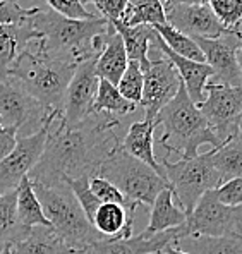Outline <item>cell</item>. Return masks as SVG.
Wrapping results in <instances>:
<instances>
[{
  "label": "cell",
  "instance_id": "1",
  "mask_svg": "<svg viewBox=\"0 0 242 254\" xmlns=\"http://www.w3.org/2000/svg\"><path fill=\"white\" fill-rule=\"evenodd\" d=\"M119 127V117L110 114H91L77 124H65L60 112H55L43 153L28 179L48 188L64 184V179L95 177L103 162L121 146Z\"/></svg>",
  "mask_w": 242,
  "mask_h": 254
},
{
  "label": "cell",
  "instance_id": "2",
  "mask_svg": "<svg viewBox=\"0 0 242 254\" xmlns=\"http://www.w3.org/2000/svg\"><path fill=\"white\" fill-rule=\"evenodd\" d=\"M77 62L42 50L35 42L16 59L7 77L50 110L62 114V102Z\"/></svg>",
  "mask_w": 242,
  "mask_h": 254
},
{
  "label": "cell",
  "instance_id": "3",
  "mask_svg": "<svg viewBox=\"0 0 242 254\" xmlns=\"http://www.w3.org/2000/svg\"><path fill=\"white\" fill-rule=\"evenodd\" d=\"M29 21L42 36L35 42L42 50L77 64L91 55H100L103 36L110 26L105 17L69 19L54 10H40Z\"/></svg>",
  "mask_w": 242,
  "mask_h": 254
},
{
  "label": "cell",
  "instance_id": "4",
  "mask_svg": "<svg viewBox=\"0 0 242 254\" xmlns=\"http://www.w3.org/2000/svg\"><path fill=\"white\" fill-rule=\"evenodd\" d=\"M155 122L163 127L160 137L162 146L169 153H179L182 158L198 156V149L203 144H210L211 148H220L223 144L198 105L189 98L182 81L177 95L162 108Z\"/></svg>",
  "mask_w": 242,
  "mask_h": 254
},
{
  "label": "cell",
  "instance_id": "5",
  "mask_svg": "<svg viewBox=\"0 0 242 254\" xmlns=\"http://www.w3.org/2000/svg\"><path fill=\"white\" fill-rule=\"evenodd\" d=\"M33 189L42 203L43 213L50 222V227L65 242L70 251H81L105 239L91 225L65 182L59 186H48V188L33 184Z\"/></svg>",
  "mask_w": 242,
  "mask_h": 254
},
{
  "label": "cell",
  "instance_id": "6",
  "mask_svg": "<svg viewBox=\"0 0 242 254\" xmlns=\"http://www.w3.org/2000/svg\"><path fill=\"white\" fill-rule=\"evenodd\" d=\"M98 175L110 181L132 206H153L156 196L170 188L153 169L127 155L121 146L103 162Z\"/></svg>",
  "mask_w": 242,
  "mask_h": 254
},
{
  "label": "cell",
  "instance_id": "7",
  "mask_svg": "<svg viewBox=\"0 0 242 254\" xmlns=\"http://www.w3.org/2000/svg\"><path fill=\"white\" fill-rule=\"evenodd\" d=\"M213 151H206L194 158H181L170 162L169 158L162 160L167 182L177 197L179 208L189 215L198 204L204 192L215 190L222 184V179L211 162Z\"/></svg>",
  "mask_w": 242,
  "mask_h": 254
},
{
  "label": "cell",
  "instance_id": "8",
  "mask_svg": "<svg viewBox=\"0 0 242 254\" xmlns=\"http://www.w3.org/2000/svg\"><path fill=\"white\" fill-rule=\"evenodd\" d=\"M52 112L21 86L0 79V124L3 129H14L17 137L31 136L47 124Z\"/></svg>",
  "mask_w": 242,
  "mask_h": 254
},
{
  "label": "cell",
  "instance_id": "9",
  "mask_svg": "<svg viewBox=\"0 0 242 254\" xmlns=\"http://www.w3.org/2000/svg\"><path fill=\"white\" fill-rule=\"evenodd\" d=\"M181 237L187 235H242V206H227L220 203L213 190L201 196L194 210L187 215L184 225L179 227Z\"/></svg>",
  "mask_w": 242,
  "mask_h": 254
},
{
  "label": "cell",
  "instance_id": "10",
  "mask_svg": "<svg viewBox=\"0 0 242 254\" xmlns=\"http://www.w3.org/2000/svg\"><path fill=\"white\" fill-rule=\"evenodd\" d=\"M204 93V102L198 108L218 139L225 143L237 134V124L242 114V86L208 83Z\"/></svg>",
  "mask_w": 242,
  "mask_h": 254
},
{
  "label": "cell",
  "instance_id": "11",
  "mask_svg": "<svg viewBox=\"0 0 242 254\" xmlns=\"http://www.w3.org/2000/svg\"><path fill=\"white\" fill-rule=\"evenodd\" d=\"M55 112L57 110L52 112L47 124L40 130H36L35 134L17 137L14 149L0 162V196L10 192V190H16L19 188L22 179L28 177L29 172L35 169V165L38 163L40 156L43 153L48 127H50Z\"/></svg>",
  "mask_w": 242,
  "mask_h": 254
},
{
  "label": "cell",
  "instance_id": "12",
  "mask_svg": "<svg viewBox=\"0 0 242 254\" xmlns=\"http://www.w3.org/2000/svg\"><path fill=\"white\" fill-rule=\"evenodd\" d=\"M98 55L84 59L77 64L74 76L70 79L62 102L60 119L65 124H77L93 114L96 93H98L100 77L96 74Z\"/></svg>",
  "mask_w": 242,
  "mask_h": 254
},
{
  "label": "cell",
  "instance_id": "13",
  "mask_svg": "<svg viewBox=\"0 0 242 254\" xmlns=\"http://www.w3.org/2000/svg\"><path fill=\"white\" fill-rule=\"evenodd\" d=\"M181 77L177 69L163 55L150 59V65L144 70L143 98L139 105L144 108V121L155 122L162 108L177 95Z\"/></svg>",
  "mask_w": 242,
  "mask_h": 254
},
{
  "label": "cell",
  "instance_id": "14",
  "mask_svg": "<svg viewBox=\"0 0 242 254\" xmlns=\"http://www.w3.org/2000/svg\"><path fill=\"white\" fill-rule=\"evenodd\" d=\"M167 22L174 28L182 31L191 38H222L227 35H236L237 31L227 29L210 5H196V3H182V2H169L165 5ZM241 31V29H239Z\"/></svg>",
  "mask_w": 242,
  "mask_h": 254
},
{
  "label": "cell",
  "instance_id": "15",
  "mask_svg": "<svg viewBox=\"0 0 242 254\" xmlns=\"http://www.w3.org/2000/svg\"><path fill=\"white\" fill-rule=\"evenodd\" d=\"M242 31L222 38H192L204 55V62L213 70V83L225 86H242L241 69L237 64V50L241 47Z\"/></svg>",
  "mask_w": 242,
  "mask_h": 254
},
{
  "label": "cell",
  "instance_id": "16",
  "mask_svg": "<svg viewBox=\"0 0 242 254\" xmlns=\"http://www.w3.org/2000/svg\"><path fill=\"white\" fill-rule=\"evenodd\" d=\"M181 239V230H167L160 234L132 235L129 239H103L93 244L96 254H160Z\"/></svg>",
  "mask_w": 242,
  "mask_h": 254
},
{
  "label": "cell",
  "instance_id": "17",
  "mask_svg": "<svg viewBox=\"0 0 242 254\" xmlns=\"http://www.w3.org/2000/svg\"><path fill=\"white\" fill-rule=\"evenodd\" d=\"M151 47H155L156 52H160L163 57L169 59L170 64L177 69V74L185 86V91H187L189 98H191L196 105H201V103L204 102V95H206L204 89H206L208 79L213 77L211 67L204 62L189 61V59H184V57H181V55L174 54L156 33L153 35Z\"/></svg>",
  "mask_w": 242,
  "mask_h": 254
},
{
  "label": "cell",
  "instance_id": "18",
  "mask_svg": "<svg viewBox=\"0 0 242 254\" xmlns=\"http://www.w3.org/2000/svg\"><path fill=\"white\" fill-rule=\"evenodd\" d=\"M40 38L42 36L33 28L29 19L17 24L0 26V79H5L7 70L16 62V59Z\"/></svg>",
  "mask_w": 242,
  "mask_h": 254
},
{
  "label": "cell",
  "instance_id": "19",
  "mask_svg": "<svg viewBox=\"0 0 242 254\" xmlns=\"http://www.w3.org/2000/svg\"><path fill=\"white\" fill-rule=\"evenodd\" d=\"M156 122H150V121H137L132 122L127 129V134L122 139L121 148L124 149L127 155L134 156L136 160L143 162L144 165H148L150 169H153L156 174L162 179H165V172H163L162 163L156 160L155 156V129H156Z\"/></svg>",
  "mask_w": 242,
  "mask_h": 254
},
{
  "label": "cell",
  "instance_id": "20",
  "mask_svg": "<svg viewBox=\"0 0 242 254\" xmlns=\"http://www.w3.org/2000/svg\"><path fill=\"white\" fill-rule=\"evenodd\" d=\"M127 64L129 59L127 54H125L124 42L110 22L109 29L103 36L102 52H100L98 61H96V74H98L100 79L109 81L110 84L117 86Z\"/></svg>",
  "mask_w": 242,
  "mask_h": 254
},
{
  "label": "cell",
  "instance_id": "21",
  "mask_svg": "<svg viewBox=\"0 0 242 254\" xmlns=\"http://www.w3.org/2000/svg\"><path fill=\"white\" fill-rule=\"evenodd\" d=\"M14 254H70L65 242L52 227H33L21 229L10 241Z\"/></svg>",
  "mask_w": 242,
  "mask_h": 254
},
{
  "label": "cell",
  "instance_id": "22",
  "mask_svg": "<svg viewBox=\"0 0 242 254\" xmlns=\"http://www.w3.org/2000/svg\"><path fill=\"white\" fill-rule=\"evenodd\" d=\"M91 225L105 239H129L132 237L134 211L115 203H102Z\"/></svg>",
  "mask_w": 242,
  "mask_h": 254
},
{
  "label": "cell",
  "instance_id": "23",
  "mask_svg": "<svg viewBox=\"0 0 242 254\" xmlns=\"http://www.w3.org/2000/svg\"><path fill=\"white\" fill-rule=\"evenodd\" d=\"M115 31L121 35L125 47L129 61H134L141 65L143 72L150 65V48L153 42V28L151 26H127L122 21H112Z\"/></svg>",
  "mask_w": 242,
  "mask_h": 254
},
{
  "label": "cell",
  "instance_id": "24",
  "mask_svg": "<svg viewBox=\"0 0 242 254\" xmlns=\"http://www.w3.org/2000/svg\"><path fill=\"white\" fill-rule=\"evenodd\" d=\"M185 215L179 206L174 204V192L172 189H163L162 192L156 196L153 206L150 211V222L148 227L143 230L146 234H160L167 232V230H174L177 227L184 225Z\"/></svg>",
  "mask_w": 242,
  "mask_h": 254
},
{
  "label": "cell",
  "instance_id": "25",
  "mask_svg": "<svg viewBox=\"0 0 242 254\" xmlns=\"http://www.w3.org/2000/svg\"><path fill=\"white\" fill-rule=\"evenodd\" d=\"M174 246L191 254H242V235H187L181 237Z\"/></svg>",
  "mask_w": 242,
  "mask_h": 254
},
{
  "label": "cell",
  "instance_id": "26",
  "mask_svg": "<svg viewBox=\"0 0 242 254\" xmlns=\"http://www.w3.org/2000/svg\"><path fill=\"white\" fill-rule=\"evenodd\" d=\"M16 199V211L17 220L22 229H33V227H50V222L47 220L42 208V203L36 197V192L33 189V182L28 177L21 181Z\"/></svg>",
  "mask_w": 242,
  "mask_h": 254
},
{
  "label": "cell",
  "instance_id": "27",
  "mask_svg": "<svg viewBox=\"0 0 242 254\" xmlns=\"http://www.w3.org/2000/svg\"><path fill=\"white\" fill-rule=\"evenodd\" d=\"M211 162L222 179V184L230 179H242V136L236 134L220 148H211Z\"/></svg>",
  "mask_w": 242,
  "mask_h": 254
},
{
  "label": "cell",
  "instance_id": "28",
  "mask_svg": "<svg viewBox=\"0 0 242 254\" xmlns=\"http://www.w3.org/2000/svg\"><path fill=\"white\" fill-rule=\"evenodd\" d=\"M151 28H153V31L163 40V43H165L174 54L181 55V57H184V59H189V61L204 62L203 52H201L198 43H196L191 36L184 35V33L176 29L172 24H169V22L151 26Z\"/></svg>",
  "mask_w": 242,
  "mask_h": 254
},
{
  "label": "cell",
  "instance_id": "29",
  "mask_svg": "<svg viewBox=\"0 0 242 254\" xmlns=\"http://www.w3.org/2000/svg\"><path fill=\"white\" fill-rule=\"evenodd\" d=\"M127 26H156L167 22L165 7L160 0H129L121 19Z\"/></svg>",
  "mask_w": 242,
  "mask_h": 254
},
{
  "label": "cell",
  "instance_id": "30",
  "mask_svg": "<svg viewBox=\"0 0 242 254\" xmlns=\"http://www.w3.org/2000/svg\"><path fill=\"white\" fill-rule=\"evenodd\" d=\"M137 105L127 102L124 96L119 93L117 86L110 84L109 81L100 79L98 93H96L95 103H93V114H110L115 117H125L134 114Z\"/></svg>",
  "mask_w": 242,
  "mask_h": 254
},
{
  "label": "cell",
  "instance_id": "31",
  "mask_svg": "<svg viewBox=\"0 0 242 254\" xmlns=\"http://www.w3.org/2000/svg\"><path fill=\"white\" fill-rule=\"evenodd\" d=\"M16 199L17 190H10L0 196V248L12 241L22 229L17 220Z\"/></svg>",
  "mask_w": 242,
  "mask_h": 254
},
{
  "label": "cell",
  "instance_id": "32",
  "mask_svg": "<svg viewBox=\"0 0 242 254\" xmlns=\"http://www.w3.org/2000/svg\"><path fill=\"white\" fill-rule=\"evenodd\" d=\"M143 86H144V72L141 65L134 61H129L125 67L124 74H122L121 81L117 84V89L127 102L139 105L141 98H143Z\"/></svg>",
  "mask_w": 242,
  "mask_h": 254
},
{
  "label": "cell",
  "instance_id": "33",
  "mask_svg": "<svg viewBox=\"0 0 242 254\" xmlns=\"http://www.w3.org/2000/svg\"><path fill=\"white\" fill-rule=\"evenodd\" d=\"M208 5L227 29L239 31L242 22V0H210Z\"/></svg>",
  "mask_w": 242,
  "mask_h": 254
},
{
  "label": "cell",
  "instance_id": "34",
  "mask_svg": "<svg viewBox=\"0 0 242 254\" xmlns=\"http://www.w3.org/2000/svg\"><path fill=\"white\" fill-rule=\"evenodd\" d=\"M64 182L69 186V189L72 190V194L76 196L77 203L81 204L84 215L88 216V220L91 222L95 216L96 210L100 208V201L96 199V196L91 192L89 188V177H79V179H64Z\"/></svg>",
  "mask_w": 242,
  "mask_h": 254
},
{
  "label": "cell",
  "instance_id": "35",
  "mask_svg": "<svg viewBox=\"0 0 242 254\" xmlns=\"http://www.w3.org/2000/svg\"><path fill=\"white\" fill-rule=\"evenodd\" d=\"M89 188H91V192L95 194L100 203H115V204H121V206H125L131 211H136L137 206H132L124 197V194L115 188L110 181H107V179L95 175V177L89 179Z\"/></svg>",
  "mask_w": 242,
  "mask_h": 254
},
{
  "label": "cell",
  "instance_id": "36",
  "mask_svg": "<svg viewBox=\"0 0 242 254\" xmlns=\"http://www.w3.org/2000/svg\"><path fill=\"white\" fill-rule=\"evenodd\" d=\"M38 12V7H22L17 0H0V26L17 24Z\"/></svg>",
  "mask_w": 242,
  "mask_h": 254
},
{
  "label": "cell",
  "instance_id": "37",
  "mask_svg": "<svg viewBox=\"0 0 242 254\" xmlns=\"http://www.w3.org/2000/svg\"><path fill=\"white\" fill-rule=\"evenodd\" d=\"M47 3L52 7V10L69 19H93L96 17L86 10L81 0H47Z\"/></svg>",
  "mask_w": 242,
  "mask_h": 254
},
{
  "label": "cell",
  "instance_id": "38",
  "mask_svg": "<svg viewBox=\"0 0 242 254\" xmlns=\"http://www.w3.org/2000/svg\"><path fill=\"white\" fill-rule=\"evenodd\" d=\"M217 199L227 206H242V179H230L213 190Z\"/></svg>",
  "mask_w": 242,
  "mask_h": 254
},
{
  "label": "cell",
  "instance_id": "39",
  "mask_svg": "<svg viewBox=\"0 0 242 254\" xmlns=\"http://www.w3.org/2000/svg\"><path fill=\"white\" fill-rule=\"evenodd\" d=\"M81 2H83V5L91 2L102 12V17L112 22L122 19L125 9H127L129 0H81Z\"/></svg>",
  "mask_w": 242,
  "mask_h": 254
},
{
  "label": "cell",
  "instance_id": "40",
  "mask_svg": "<svg viewBox=\"0 0 242 254\" xmlns=\"http://www.w3.org/2000/svg\"><path fill=\"white\" fill-rule=\"evenodd\" d=\"M17 134L14 129H0V162L16 146Z\"/></svg>",
  "mask_w": 242,
  "mask_h": 254
},
{
  "label": "cell",
  "instance_id": "41",
  "mask_svg": "<svg viewBox=\"0 0 242 254\" xmlns=\"http://www.w3.org/2000/svg\"><path fill=\"white\" fill-rule=\"evenodd\" d=\"M162 254H191V253H184V251H181L179 248H176V246H169V248L163 249Z\"/></svg>",
  "mask_w": 242,
  "mask_h": 254
},
{
  "label": "cell",
  "instance_id": "42",
  "mask_svg": "<svg viewBox=\"0 0 242 254\" xmlns=\"http://www.w3.org/2000/svg\"><path fill=\"white\" fill-rule=\"evenodd\" d=\"M0 254H14L12 244H10V242H7L5 246H2V248H0Z\"/></svg>",
  "mask_w": 242,
  "mask_h": 254
},
{
  "label": "cell",
  "instance_id": "43",
  "mask_svg": "<svg viewBox=\"0 0 242 254\" xmlns=\"http://www.w3.org/2000/svg\"><path fill=\"white\" fill-rule=\"evenodd\" d=\"M237 64H239L241 77H242V36H241V47H239V50H237Z\"/></svg>",
  "mask_w": 242,
  "mask_h": 254
},
{
  "label": "cell",
  "instance_id": "44",
  "mask_svg": "<svg viewBox=\"0 0 242 254\" xmlns=\"http://www.w3.org/2000/svg\"><path fill=\"white\" fill-rule=\"evenodd\" d=\"M70 254H96V251L93 249V246H89V248H86V249H81V251H74V253H70Z\"/></svg>",
  "mask_w": 242,
  "mask_h": 254
},
{
  "label": "cell",
  "instance_id": "45",
  "mask_svg": "<svg viewBox=\"0 0 242 254\" xmlns=\"http://www.w3.org/2000/svg\"><path fill=\"white\" fill-rule=\"evenodd\" d=\"M237 134H241V136H242V114L239 117V124H237Z\"/></svg>",
  "mask_w": 242,
  "mask_h": 254
},
{
  "label": "cell",
  "instance_id": "46",
  "mask_svg": "<svg viewBox=\"0 0 242 254\" xmlns=\"http://www.w3.org/2000/svg\"><path fill=\"white\" fill-rule=\"evenodd\" d=\"M160 2H162V3H163V7H165L167 3H169V2H172V0H160Z\"/></svg>",
  "mask_w": 242,
  "mask_h": 254
},
{
  "label": "cell",
  "instance_id": "47",
  "mask_svg": "<svg viewBox=\"0 0 242 254\" xmlns=\"http://www.w3.org/2000/svg\"><path fill=\"white\" fill-rule=\"evenodd\" d=\"M0 129H3V127H2V124H0Z\"/></svg>",
  "mask_w": 242,
  "mask_h": 254
}]
</instances>
